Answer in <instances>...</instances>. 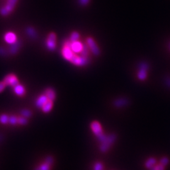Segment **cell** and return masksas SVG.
Here are the masks:
<instances>
[{
  "mask_svg": "<svg viewBox=\"0 0 170 170\" xmlns=\"http://www.w3.org/2000/svg\"><path fill=\"white\" fill-rule=\"evenodd\" d=\"M3 81L6 83V86H11L12 87H15L17 84H19V79L16 78V76L13 74H8L4 78Z\"/></svg>",
  "mask_w": 170,
  "mask_h": 170,
  "instance_id": "6",
  "label": "cell"
},
{
  "mask_svg": "<svg viewBox=\"0 0 170 170\" xmlns=\"http://www.w3.org/2000/svg\"><path fill=\"white\" fill-rule=\"evenodd\" d=\"M156 163V160L154 158H150L147 161L146 163V166L147 168H151L153 166V165Z\"/></svg>",
  "mask_w": 170,
  "mask_h": 170,
  "instance_id": "20",
  "label": "cell"
},
{
  "mask_svg": "<svg viewBox=\"0 0 170 170\" xmlns=\"http://www.w3.org/2000/svg\"><path fill=\"white\" fill-rule=\"evenodd\" d=\"M166 84H167V86L169 87V88H170V77H169V78H167L166 79Z\"/></svg>",
  "mask_w": 170,
  "mask_h": 170,
  "instance_id": "30",
  "label": "cell"
},
{
  "mask_svg": "<svg viewBox=\"0 0 170 170\" xmlns=\"http://www.w3.org/2000/svg\"><path fill=\"white\" fill-rule=\"evenodd\" d=\"M19 0H7L6 4L0 8V14L2 16H7L14 10Z\"/></svg>",
  "mask_w": 170,
  "mask_h": 170,
  "instance_id": "1",
  "label": "cell"
},
{
  "mask_svg": "<svg viewBox=\"0 0 170 170\" xmlns=\"http://www.w3.org/2000/svg\"><path fill=\"white\" fill-rule=\"evenodd\" d=\"M56 34L54 32H51L49 34L46 41V46L49 51H54L56 48Z\"/></svg>",
  "mask_w": 170,
  "mask_h": 170,
  "instance_id": "4",
  "label": "cell"
},
{
  "mask_svg": "<svg viewBox=\"0 0 170 170\" xmlns=\"http://www.w3.org/2000/svg\"><path fill=\"white\" fill-rule=\"evenodd\" d=\"M49 167H50V165L46 163H45L44 164H42L39 168L41 170H49Z\"/></svg>",
  "mask_w": 170,
  "mask_h": 170,
  "instance_id": "23",
  "label": "cell"
},
{
  "mask_svg": "<svg viewBox=\"0 0 170 170\" xmlns=\"http://www.w3.org/2000/svg\"><path fill=\"white\" fill-rule=\"evenodd\" d=\"M91 128L94 134H95V135L99 139L100 141L104 142L106 139L107 137H106L104 134H103L101 126L99 122L97 121L93 122L91 124Z\"/></svg>",
  "mask_w": 170,
  "mask_h": 170,
  "instance_id": "2",
  "label": "cell"
},
{
  "mask_svg": "<svg viewBox=\"0 0 170 170\" xmlns=\"http://www.w3.org/2000/svg\"><path fill=\"white\" fill-rule=\"evenodd\" d=\"M84 47V44L79 41L75 42H70V47L75 54H80Z\"/></svg>",
  "mask_w": 170,
  "mask_h": 170,
  "instance_id": "8",
  "label": "cell"
},
{
  "mask_svg": "<svg viewBox=\"0 0 170 170\" xmlns=\"http://www.w3.org/2000/svg\"><path fill=\"white\" fill-rule=\"evenodd\" d=\"M18 124L20 125H22V126L27 124H28L27 118L24 117L23 116H22V117H18Z\"/></svg>",
  "mask_w": 170,
  "mask_h": 170,
  "instance_id": "19",
  "label": "cell"
},
{
  "mask_svg": "<svg viewBox=\"0 0 170 170\" xmlns=\"http://www.w3.org/2000/svg\"><path fill=\"white\" fill-rule=\"evenodd\" d=\"M6 84L3 81L0 82V93H1L4 90V88H6Z\"/></svg>",
  "mask_w": 170,
  "mask_h": 170,
  "instance_id": "26",
  "label": "cell"
},
{
  "mask_svg": "<svg viewBox=\"0 0 170 170\" xmlns=\"http://www.w3.org/2000/svg\"><path fill=\"white\" fill-rule=\"evenodd\" d=\"M49 100L48 98L46 96L45 94L39 96L36 100V106L39 108H42L43 105Z\"/></svg>",
  "mask_w": 170,
  "mask_h": 170,
  "instance_id": "10",
  "label": "cell"
},
{
  "mask_svg": "<svg viewBox=\"0 0 170 170\" xmlns=\"http://www.w3.org/2000/svg\"><path fill=\"white\" fill-rule=\"evenodd\" d=\"M169 163V159L167 158H163L160 161V164H161L163 166H166Z\"/></svg>",
  "mask_w": 170,
  "mask_h": 170,
  "instance_id": "24",
  "label": "cell"
},
{
  "mask_svg": "<svg viewBox=\"0 0 170 170\" xmlns=\"http://www.w3.org/2000/svg\"><path fill=\"white\" fill-rule=\"evenodd\" d=\"M21 46V43L19 41H16L15 43L13 44L12 46L10 48V52L11 54H15L19 51Z\"/></svg>",
  "mask_w": 170,
  "mask_h": 170,
  "instance_id": "14",
  "label": "cell"
},
{
  "mask_svg": "<svg viewBox=\"0 0 170 170\" xmlns=\"http://www.w3.org/2000/svg\"><path fill=\"white\" fill-rule=\"evenodd\" d=\"M9 124H10L13 126H15V125L18 124V117H16V116H11L9 118Z\"/></svg>",
  "mask_w": 170,
  "mask_h": 170,
  "instance_id": "21",
  "label": "cell"
},
{
  "mask_svg": "<svg viewBox=\"0 0 170 170\" xmlns=\"http://www.w3.org/2000/svg\"><path fill=\"white\" fill-rule=\"evenodd\" d=\"M115 138H116V136L114 135V134H112V135L110 136L109 137H107L106 139L104 142H102V144L100 147L101 151L103 152H105L108 150L110 144H111L114 142V141L115 139Z\"/></svg>",
  "mask_w": 170,
  "mask_h": 170,
  "instance_id": "7",
  "label": "cell"
},
{
  "mask_svg": "<svg viewBox=\"0 0 170 170\" xmlns=\"http://www.w3.org/2000/svg\"><path fill=\"white\" fill-rule=\"evenodd\" d=\"M151 170H164V166L162 165L161 164H159V165L157 166L155 168H151Z\"/></svg>",
  "mask_w": 170,
  "mask_h": 170,
  "instance_id": "25",
  "label": "cell"
},
{
  "mask_svg": "<svg viewBox=\"0 0 170 170\" xmlns=\"http://www.w3.org/2000/svg\"><path fill=\"white\" fill-rule=\"evenodd\" d=\"M21 114L22 116H23V117H26V118H29L32 115V113L29 110H27V109L22 110L21 111Z\"/></svg>",
  "mask_w": 170,
  "mask_h": 170,
  "instance_id": "18",
  "label": "cell"
},
{
  "mask_svg": "<svg viewBox=\"0 0 170 170\" xmlns=\"http://www.w3.org/2000/svg\"><path fill=\"white\" fill-rule=\"evenodd\" d=\"M149 69V65L146 62H143L140 65V69L137 73V77L141 81H144L147 77V71Z\"/></svg>",
  "mask_w": 170,
  "mask_h": 170,
  "instance_id": "5",
  "label": "cell"
},
{
  "mask_svg": "<svg viewBox=\"0 0 170 170\" xmlns=\"http://www.w3.org/2000/svg\"><path fill=\"white\" fill-rule=\"evenodd\" d=\"M44 94L46 95V96L48 98L49 100L54 101L56 99V94L55 91L52 88H47L44 92Z\"/></svg>",
  "mask_w": 170,
  "mask_h": 170,
  "instance_id": "11",
  "label": "cell"
},
{
  "mask_svg": "<svg viewBox=\"0 0 170 170\" xmlns=\"http://www.w3.org/2000/svg\"><path fill=\"white\" fill-rule=\"evenodd\" d=\"M13 89H14V91L16 94L17 95H19L20 96H24L25 93V89L24 86L19 84H17L16 86L15 87H13Z\"/></svg>",
  "mask_w": 170,
  "mask_h": 170,
  "instance_id": "12",
  "label": "cell"
},
{
  "mask_svg": "<svg viewBox=\"0 0 170 170\" xmlns=\"http://www.w3.org/2000/svg\"><path fill=\"white\" fill-rule=\"evenodd\" d=\"M95 170H103V166L101 163H96L95 167Z\"/></svg>",
  "mask_w": 170,
  "mask_h": 170,
  "instance_id": "28",
  "label": "cell"
},
{
  "mask_svg": "<svg viewBox=\"0 0 170 170\" xmlns=\"http://www.w3.org/2000/svg\"><path fill=\"white\" fill-rule=\"evenodd\" d=\"M9 117L6 114H3L0 116V122L3 124H6L9 122Z\"/></svg>",
  "mask_w": 170,
  "mask_h": 170,
  "instance_id": "17",
  "label": "cell"
},
{
  "mask_svg": "<svg viewBox=\"0 0 170 170\" xmlns=\"http://www.w3.org/2000/svg\"><path fill=\"white\" fill-rule=\"evenodd\" d=\"M27 32L30 35V36H31L32 37H35L37 35L36 32H35V31H34V29H32V28H29L27 29Z\"/></svg>",
  "mask_w": 170,
  "mask_h": 170,
  "instance_id": "22",
  "label": "cell"
},
{
  "mask_svg": "<svg viewBox=\"0 0 170 170\" xmlns=\"http://www.w3.org/2000/svg\"><path fill=\"white\" fill-rule=\"evenodd\" d=\"M4 40H5V41L7 43L13 44L16 42L17 38H16V35L14 33L9 32L6 33L5 35H4Z\"/></svg>",
  "mask_w": 170,
  "mask_h": 170,
  "instance_id": "9",
  "label": "cell"
},
{
  "mask_svg": "<svg viewBox=\"0 0 170 170\" xmlns=\"http://www.w3.org/2000/svg\"><path fill=\"white\" fill-rule=\"evenodd\" d=\"M53 101H51L50 100H49L46 104H45L41 108L42 110L44 111V113H48L52 109V107H53Z\"/></svg>",
  "mask_w": 170,
  "mask_h": 170,
  "instance_id": "13",
  "label": "cell"
},
{
  "mask_svg": "<svg viewBox=\"0 0 170 170\" xmlns=\"http://www.w3.org/2000/svg\"><path fill=\"white\" fill-rule=\"evenodd\" d=\"M79 37H80L79 34L78 32H76V31H74V32H73L70 35V37L69 40L70 42H75V41H78Z\"/></svg>",
  "mask_w": 170,
  "mask_h": 170,
  "instance_id": "15",
  "label": "cell"
},
{
  "mask_svg": "<svg viewBox=\"0 0 170 170\" xmlns=\"http://www.w3.org/2000/svg\"><path fill=\"white\" fill-rule=\"evenodd\" d=\"M89 0H79V3L83 6H86L89 3Z\"/></svg>",
  "mask_w": 170,
  "mask_h": 170,
  "instance_id": "29",
  "label": "cell"
},
{
  "mask_svg": "<svg viewBox=\"0 0 170 170\" xmlns=\"http://www.w3.org/2000/svg\"><path fill=\"white\" fill-rule=\"evenodd\" d=\"M127 104V100L126 99H123V98H121V99H119L117 101H115V105L116 106H122L126 105Z\"/></svg>",
  "mask_w": 170,
  "mask_h": 170,
  "instance_id": "16",
  "label": "cell"
},
{
  "mask_svg": "<svg viewBox=\"0 0 170 170\" xmlns=\"http://www.w3.org/2000/svg\"><path fill=\"white\" fill-rule=\"evenodd\" d=\"M86 44L89 49L90 51L95 56H99L100 54V49L97 45L96 41L93 38L89 37L86 39Z\"/></svg>",
  "mask_w": 170,
  "mask_h": 170,
  "instance_id": "3",
  "label": "cell"
},
{
  "mask_svg": "<svg viewBox=\"0 0 170 170\" xmlns=\"http://www.w3.org/2000/svg\"><path fill=\"white\" fill-rule=\"evenodd\" d=\"M53 158L52 157H51V156H49V157H47L46 159V161H45V163H47L49 165H51L52 163H53Z\"/></svg>",
  "mask_w": 170,
  "mask_h": 170,
  "instance_id": "27",
  "label": "cell"
},
{
  "mask_svg": "<svg viewBox=\"0 0 170 170\" xmlns=\"http://www.w3.org/2000/svg\"><path fill=\"white\" fill-rule=\"evenodd\" d=\"M169 50H170V44H169Z\"/></svg>",
  "mask_w": 170,
  "mask_h": 170,
  "instance_id": "31",
  "label": "cell"
}]
</instances>
